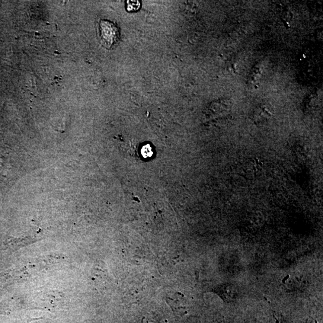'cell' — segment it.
I'll use <instances>...</instances> for the list:
<instances>
[{
    "mask_svg": "<svg viewBox=\"0 0 323 323\" xmlns=\"http://www.w3.org/2000/svg\"><path fill=\"white\" fill-rule=\"evenodd\" d=\"M101 36L104 44L110 47L117 40L119 32L117 28L113 24L110 22L101 21Z\"/></svg>",
    "mask_w": 323,
    "mask_h": 323,
    "instance_id": "cell-1",
    "label": "cell"
}]
</instances>
